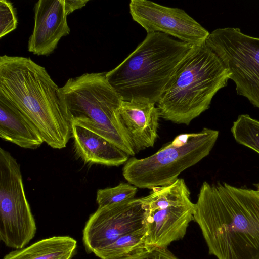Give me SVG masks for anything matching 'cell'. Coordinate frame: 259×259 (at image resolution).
<instances>
[{
    "label": "cell",
    "instance_id": "obj_23",
    "mask_svg": "<svg viewBox=\"0 0 259 259\" xmlns=\"http://www.w3.org/2000/svg\"><path fill=\"white\" fill-rule=\"evenodd\" d=\"M255 186L257 188V190H257L259 192V183H258L257 184H255Z\"/></svg>",
    "mask_w": 259,
    "mask_h": 259
},
{
    "label": "cell",
    "instance_id": "obj_14",
    "mask_svg": "<svg viewBox=\"0 0 259 259\" xmlns=\"http://www.w3.org/2000/svg\"><path fill=\"white\" fill-rule=\"evenodd\" d=\"M71 125L75 153L84 163L118 166L128 160L129 155L93 131L75 122Z\"/></svg>",
    "mask_w": 259,
    "mask_h": 259
},
{
    "label": "cell",
    "instance_id": "obj_8",
    "mask_svg": "<svg viewBox=\"0 0 259 259\" xmlns=\"http://www.w3.org/2000/svg\"><path fill=\"white\" fill-rule=\"evenodd\" d=\"M36 230L20 165L9 152L1 148L0 239L8 247L21 249L33 238Z\"/></svg>",
    "mask_w": 259,
    "mask_h": 259
},
{
    "label": "cell",
    "instance_id": "obj_22",
    "mask_svg": "<svg viewBox=\"0 0 259 259\" xmlns=\"http://www.w3.org/2000/svg\"><path fill=\"white\" fill-rule=\"evenodd\" d=\"M88 0H64L65 7L68 15L76 10L85 6Z\"/></svg>",
    "mask_w": 259,
    "mask_h": 259
},
{
    "label": "cell",
    "instance_id": "obj_3",
    "mask_svg": "<svg viewBox=\"0 0 259 259\" xmlns=\"http://www.w3.org/2000/svg\"><path fill=\"white\" fill-rule=\"evenodd\" d=\"M196 47L162 33H147L120 64L106 72V78L124 101L144 99L157 104Z\"/></svg>",
    "mask_w": 259,
    "mask_h": 259
},
{
    "label": "cell",
    "instance_id": "obj_15",
    "mask_svg": "<svg viewBox=\"0 0 259 259\" xmlns=\"http://www.w3.org/2000/svg\"><path fill=\"white\" fill-rule=\"evenodd\" d=\"M0 137L6 141L25 149H36L44 143L31 122L1 96Z\"/></svg>",
    "mask_w": 259,
    "mask_h": 259
},
{
    "label": "cell",
    "instance_id": "obj_7",
    "mask_svg": "<svg viewBox=\"0 0 259 259\" xmlns=\"http://www.w3.org/2000/svg\"><path fill=\"white\" fill-rule=\"evenodd\" d=\"M141 198L146 215V247H167L184 237L194 220V203L184 179L153 188Z\"/></svg>",
    "mask_w": 259,
    "mask_h": 259
},
{
    "label": "cell",
    "instance_id": "obj_12",
    "mask_svg": "<svg viewBox=\"0 0 259 259\" xmlns=\"http://www.w3.org/2000/svg\"><path fill=\"white\" fill-rule=\"evenodd\" d=\"M67 15L64 0H39L36 3L28 51L38 56L51 54L61 38L70 33Z\"/></svg>",
    "mask_w": 259,
    "mask_h": 259
},
{
    "label": "cell",
    "instance_id": "obj_6",
    "mask_svg": "<svg viewBox=\"0 0 259 259\" xmlns=\"http://www.w3.org/2000/svg\"><path fill=\"white\" fill-rule=\"evenodd\" d=\"M218 130L204 127L198 132L183 134L147 157L129 158L122 174L140 188L152 189L171 184L179 175L208 156L219 137Z\"/></svg>",
    "mask_w": 259,
    "mask_h": 259
},
{
    "label": "cell",
    "instance_id": "obj_11",
    "mask_svg": "<svg viewBox=\"0 0 259 259\" xmlns=\"http://www.w3.org/2000/svg\"><path fill=\"white\" fill-rule=\"evenodd\" d=\"M130 13L147 33H162L195 46L204 45L210 33L183 10L150 1L131 0Z\"/></svg>",
    "mask_w": 259,
    "mask_h": 259
},
{
    "label": "cell",
    "instance_id": "obj_20",
    "mask_svg": "<svg viewBox=\"0 0 259 259\" xmlns=\"http://www.w3.org/2000/svg\"><path fill=\"white\" fill-rule=\"evenodd\" d=\"M17 19L12 4L6 0L0 1V37L17 28Z\"/></svg>",
    "mask_w": 259,
    "mask_h": 259
},
{
    "label": "cell",
    "instance_id": "obj_4",
    "mask_svg": "<svg viewBox=\"0 0 259 259\" xmlns=\"http://www.w3.org/2000/svg\"><path fill=\"white\" fill-rule=\"evenodd\" d=\"M229 79L224 63L205 43L195 47L157 103L160 117L188 125L209 108L214 96Z\"/></svg>",
    "mask_w": 259,
    "mask_h": 259
},
{
    "label": "cell",
    "instance_id": "obj_1",
    "mask_svg": "<svg viewBox=\"0 0 259 259\" xmlns=\"http://www.w3.org/2000/svg\"><path fill=\"white\" fill-rule=\"evenodd\" d=\"M209 253L217 259H259V192L204 182L194 203Z\"/></svg>",
    "mask_w": 259,
    "mask_h": 259
},
{
    "label": "cell",
    "instance_id": "obj_9",
    "mask_svg": "<svg viewBox=\"0 0 259 259\" xmlns=\"http://www.w3.org/2000/svg\"><path fill=\"white\" fill-rule=\"evenodd\" d=\"M205 44L224 63L237 94L259 108V37L238 28H222L210 33Z\"/></svg>",
    "mask_w": 259,
    "mask_h": 259
},
{
    "label": "cell",
    "instance_id": "obj_21",
    "mask_svg": "<svg viewBox=\"0 0 259 259\" xmlns=\"http://www.w3.org/2000/svg\"><path fill=\"white\" fill-rule=\"evenodd\" d=\"M119 259H180L167 247H145Z\"/></svg>",
    "mask_w": 259,
    "mask_h": 259
},
{
    "label": "cell",
    "instance_id": "obj_2",
    "mask_svg": "<svg viewBox=\"0 0 259 259\" xmlns=\"http://www.w3.org/2000/svg\"><path fill=\"white\" fill-rule=\"evenodd\" d=\"M59 89L45 68L30 58L0 57V96L31 122L44 142L60 149L71 137V125L61 108Z\"/></svg>",
    "mask_w": 259,
    "mask_h": 259
},
{
    "label": "cell",
    "instance_id": "obj_16",
    "mask_svg": "<svg viewBox=\"0 0 259 259\" xmlns=\"http://www.w3.org/2000/svg\"><path fill=\"white\" fill-rule=\"evenodd\" d=\"M75 239L68 236H55L16 249L3 259H71L77 248Z\"/></svg>",
    "mask_w": 259,
    "mask_h": 259
},
{
    "label": "cell",
    "instance_id": "obj_18",
    "mask_svg": "<svg viewBox=\"0 0 259 259\" xmlns=\"http://www.w3.org/2000/svg\"><path fill=\"white\" fill-rule=\"evenodd\" d=\"M236 141L259 154V121L248 114L238 116L231 129Z\"/></svg>",
    "mask_w": 259,
    "mask_h": 259
},
{
    "label": "cell",
    "instance_id": "obj_5",
    "mask_svg": "<svg viewBox=\"0 0 259 259\" xmlns=\"http://www.w3.org/2000/svg\"><path fill=\"white\" fill-rule=\"evenodd\" d=\"M106 72L69 79L58 90L60 104L70 122L89 128L128 155L136 154L120 115L123 99L106 78Z\"/></svg>",
    "mask_w": 259,
    "mask_h": 259
},
{
    "label": "cell",
    "instance_id": "obj_19",
    "mask_svg": "<svg viewBox=\"0 0 259 259\" xmlns=\"http://www.w3.org/2000/svg\"><path fill=\"white\" fill-rule=\"evenodd\" d=\"M137 192V187L130 183H120L118 185L98 189L96 202L98 207L131 200Z\"/></svg>",
    "mask_w": 259,
    "mask_h": 259
},
{
    "label": "cell",
    "instance_id": "obj_10",
    "mask_svg": "<svg viewBox=\"0 0 259 259\" xmlns=\"http://www.w3.org/2000/svg\"><path fill=\"white\" fill-rule=\"evenodd\" d=\"M146 217L141 197L98 207L83 229L85 251L94 253L122 235L145 228Z\"/></svg>",
    "mask_w": 259,
    "mask_h": 259
},
{
    "label": "cell",
    "instance_id": "obj_13",
    "mask_svg": "<svg viewBox=\"0 0 259 259\" xmlns=\"http://www.w3.org/2000/svg\"><path fill=\"white\" fill-rule=\"evenodd\" d=\"M155 104L144 99L122 102L120 117L131 140L135 154L153 147L155 144L160 117Z\"/></svg>",
    "mask_w": 259,
    "mask_h": 259
},
{
    "label": "cell",
    "instance_id": "obj_17",
    "mask_svg": "<svg viewBox=\"0 0 259 259\" xmlns=\"http://www.w3.org/2000/svg\"><path fill=\"white\" fill-rule=\"evenodd\" d=\"M146 227L126 234L110 244L94 252L100 259H119L146 247Z\"/></svg>",
    "mask_w": 259,
    "mask_h": 259
}]
</instances>
